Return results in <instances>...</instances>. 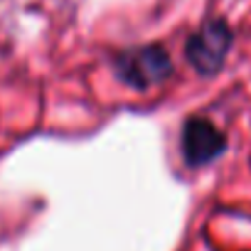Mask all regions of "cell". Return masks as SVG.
<instances>
[{
  "label": "cell",
  "mask_w": 251,
  "mask_h": 251,
  "mask_svg": "<svg viewBox=\"0 0 251 251\" xmlns=\"http://www.w3.org/2000/svg\"><path fill=\"white\" fill-rule=\"evenodd\" d=\"M116 74L118 79L138 91H146L160 81H165L173 74V62L165 47L160 45H146L136 47L116 57Z\"/></svg>",
  "instance_id": "6da1fadb"
},
{
  "label": "cell",
  "mask_w": 251,
  "mask_h": 251,
  "mask_svg": "<svg viewBox=\"0 0 251 251\" xmlns=\"http://www.w3.org/2000/svg\"><path fill=\"white\" fill-rule=\"evenodd\" d=\"M231 45H234L231 27L224 20H207L197 32L190 35L185 45V54L202 76H214L224 67Z\"/></svg>",
  "instance_id": "7a4b0ae2"
},
{
  "label": "cell",
  "mask_w": 251,
  "mask_h": 251,
  "mask_svg": "<svg viewBox=\"0 0 251 251\" xmlns=\"http://www.w3.org/2000/svg\"><path fill=\"white\" fill-rule=\"evenodd\" d=\"M182 158L192 168H202L212 160H217L226 151V136L217 128L209 118L192 116L182 126Z\"/></svg>",
  "instance_id": "3957f363"
}]
</instances>
